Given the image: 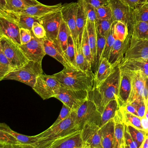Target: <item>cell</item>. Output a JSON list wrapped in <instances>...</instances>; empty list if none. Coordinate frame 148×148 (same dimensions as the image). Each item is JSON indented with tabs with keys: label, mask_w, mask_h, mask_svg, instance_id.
Masks as SVG:
<instances>
[{
	"label": "cell",
	"mask_w": 148,
	"mask_h": 148,
	"mask_svg": "<svg viewBox=\"0 0 148 148\" xmlns=\"http://www.w3.org/2000/svg\"><path fill=\"white\" fill-rule=\"evenodd\" d=\"M61 86L54 74H41L37 79L32 89L44 100L55 97Z\"/></svg>",
	"instance_id": "ba28073f"
},
{
	"label": "cell",
	"mask_w": 148,
	"mask_h": 148,
	"mask_svg": "<svg viewBox=\"0 0 148 148\" xmlns=\"http://www.w3.org/2000/svg\"><path fill=\"white\" fill-rule=\"evenodd\" d=\"M15 69L2 50L0 49V80H3L7 75Z\"/></svg>",
	"instance_id": "d590c367"
},
{
	"label": "cell",
	"mask_w": 148,
	"mask_h": 148,
	"mask_svg": "<svg viewBox=\"0 0 148 148\" xmlns=\"http://www.w3.org/2000/svg\"><path fill=\"white\" fill-rule=\"evenodd\" d=\"M0 49L15 69L22 67L29 61L20 45L5 36H0Z\"/></svg>",
	"instance_id": "52a82bcc"
},
{
	"label": "cell",
	"mask_w": 148,
	"mask_h": 148,
	"mask_svg": "<svg viewBox=\"0 0 148 148\" xmlns=\"http://www.w3.org/2000/svg\"><path fill=\"white\" fill-rule=\"evenodd\" d=\"M90 92L85 90H73L61 86L55 97L63 104L76 111L89 98Z\"/></svg>",
	"instance_id": "9c48e42d"
},
{
	"label": "cell",
	"mask_w": 148,
	"mask_h": 148,
	"mask_svg": "<svg viewBox=\"0 0 148 148\" xmlns=\"http://www.w3.org/2000/svg\"><path fill=\"white\" fill-rule=\"evenodd\" d=\"M128 59L148 60V39L137 40L130 38V47L123 60Z\"/></svg>",
	"instance_id": "ac0fdd59"
},
{
	"label": "cell",
	"mask_w": 148,
	"mask_h": 148,
	"mask_svg": "<svg viewBox=\"0 0 148 148\" xmlns=\"http://www.w3.org/2000/svg\"><path fill=\"white\" fill-rule=\"evenodd\" d=\"M97 20L112 19L111 10L108 5L101 6L96 8Z\"/></svg>",
	"instance_id": "ee69618b"
},
{
	"label": "cell",
	"mask_w": 148,
	"mask_h": 148,
	"mask_svg": "<svg viewBox=\"0 0 148 148\" xmlns=\"http://www.w3.org/2000/svg\"><path fill=\"white\" fill-rule=\"evenodd\" d=\"M32 40L25 45L20 46L21 50L29 61L42 63L43 58L46 55L43 39L36 38L32 32Z\"/></svg>",
	"instance_id": "8fae6325"
},
{
	"label": "cell",
	"mask_w": 148,
	"mask_h": 148,
	"mask_svg": "<svg viewBox=\"0 0 148 148\" xmlns=\"http://www.w3.org/2000/svg\"><path fill=\"white\" fill-rule=\"evenodd\" d=\"M32 32L34 36L38 39H44L46 38L47 34L44 27L38 22H36L33 24Z\"/></svg>",
	"instance_id": "c3c4849f"
},
{
	"label": "cell",
	"mask_w": 148,
	"mask_h": 148,
	"mask_svg": "<svg viewBox=\"0 0 148 148\" xmlns=\"http://www.w3.org/2000/svg\"><path fill=\"white\" fill-rule=\"evenodd\" d=\"M144 117L148 120V109H147V107H146L145 114V116Z\"/></svg>",
	"instance_id": "91938a15"
},
{
	"label": "cell",
	"mask_w": 148,
	"mask_h": 148,
	"mask_svg": "<svg viewBox=\"0 0 148 148\" xmlns=\"http://www.w3.org/2000/svg\"><path fill=\"white\" fill-rule=\"evenodd\" d=\"M128 71L131 78V92L127 104L130 103L138 99L145 97L147 78L140 71Z\"/></svg>",
	"instance_id": "2e32d148"
},
{
	"label": "cell",
	"mask_w": 148,
	"mask_h": 148,
	"mask_svg": "<svg viewBox=\"0 0 148 148\" xmlns=\"http://www.w3.org/2000/svg\"><path fill=\"white\" fill-rule=\"evenodd\" d=\"M42 63L29 61L22 67L17 68L8 73L3 80H13L24 83L32 88L37 79L43 74Z\"/></svg>",
	"instance_id": "5b68a950"
},
{
	"label": "cell",
	"mask_w": 148,
	"mask_h": 148,
	"mask_svg": "<svg viewBox=\"0 0 148 148\" xmlns=\"http://www.w3.org/2000/svg\"><path fill=\"white\" fill-rule=\"evenodd\" d=\"M84 9L87 17V20L92 23H96L97 20L96 8L90 4L83 0Z\"/></svg>",
	"instance_id": "f6af8a7d"
},
{
	"label": "cell",
	"mask_w": 148,
	"mask_h": 148,
	"mask_svg": "<svg viewBox=\"0 0 148 148\" xmlns=\"http://www.w3.org/2000/svg\"><path fill=\"white\" fill-rule=\"evenodd\" d=\"M62 20L61 10L40 18L39 23L45 27L47 38L51 40L57 39Z\"/></svg>",
	"instance_id": "4fadbf2b"
},
{
	"label": "cell",
	"mask_w": 148,
	"mask_h": 148,
	"mask_svg": "<svg viewBox=\"0 0 148 148\" xmlns=\"http://www.w3.org/2000/svg\"><path fill=\"white\" fill-rule=\"evenodd\" d=\"M5 36L19 45H21L20 28L16 21L0 15V36Z\"/></svg>",
	"instance_id": "9a60e30c"
},
{
	"label": "cell",
	"mask_w": 148,
	"mask_h": 148,
	"mask_svg": "<svg viewBox=\"0 0 148 148\" xmlns=\"http://www.w3.org/2000/svg\"><path fill=\"white\" fill-rule=\"evenodd\" d=\"M116 67L113 66L107 58H102L97 69L94 73V88L98 87L112 73Z\"/></svg>",
	"instance_id": "cb8c5ba5"
},
{
	"label": "cell",
	"mask_w": 148,
	"mask_h": 148,
	"mask_svg": "<svg viewBox=\"0 0 148 148\" xmlns=\"http://www.w3.org/2000/svg\"><path fill=\"white\" fill-rule=\"evenodd\" d=\"M130 38L129 35L125 40H115L108 59L113 66H119L123 60L125 53L130 47Z\"/></svg>",
	"instance_id": "e0dca14e"
},
{
	"label": "cell",
	"mask_w": 148,
	"mask_h": 148,
	"mask_svg": "<svg viewBox=\"0 0 148 148\" xmlns=\"http://www.w3.org/2000/svg\"><path fill=\"white\" fill-rule=\"evenodd\" d=\"M77 2L65 3L61 9L62 18L68 27L74 43L78 39L77 27Z\"/></svg>",
	"instance_id": "5bb4252c"
},
{
	"label": "cell",
	"mask_w": 148,
	"mask_h": 148,
	"mask_svg": "<svg viewBox=\"0 0 148 148\" xmlns=\"http://www.w3.org/2000/svg\"><path fill=\"white\" fill-rule=\"evenodd\" d=\"M119 107L120 106L117 98L111 100L106 105L101 114V124L100 127L114 117L116 112L119 109Z\"/></svg>",
	"instance_id": "4dcf8cb0"
},
{
	"label": "cell",
	"mask_w": 148,
	"mask_h": 148,
	"mask_svg": "<svg viewBox=\"0 0 148 148\" xmlns=\"http://www.w3.org/2000/svg\"><path fill=\"white\" fill-rule=\"evenodd\" d=\"M146 2H148V0H147V1H146Z\"/></svg>",
	"instance_id": "6125c7cd"
},
{
	"label": "cell",
	"mask_w": 148,
	"mask_h": 148,
	"mask_svg": "<svg viewBox=\"0 0 148 148\" xmlns=\"http://www.w3.org/2000/svg\"><path fill=\"white\" fill-rule=\"evenodd\" d=\"M65 54L71 66L73 68H77L75 58V45L71 34H70L68 37L67 47Z\"/></svg>",
	"instance_id": "60d3db41"
},
{
	"label": "cell",
	"mask_w": 148,
	"mask_h": 148,
	"mask_svg": "<svg viewBox=\"0 0 148 148\" xmlns=\"http://www.w3.org/2000/svg\"><path fill=\"white\" fill-rule=\"evenodd\" d=\"M81 47L86 60L91 65L92 68L93 64V58H92L91 50L90 44H89L86 25L83 32L82 41H81Z\"/></svg>",
	"instance_id": "74e56055"
},
{
	"label": "cell",
	"mask_w": 148,
	"mask_h": 148,
	"mask_svg": "<svg viewBox=\"0 0 148 148\" xmlns=\"http://www.w3.org/2000/svg\"><path fill=\"white\" fill-rule=\"evenodd\" d=\"M76 123L80 130L86 123L96 124L100 127L101 113L90 96L76 111Z\"/></svg>",
	"instance_id": "8992f818"
},
{
	"label": "cell",
	"mask_w": 148,
	"mask_h": 148,
	"mask_svg": "<svg viewBox=\"0 0 148 148\" xmlns=\"http://www.w3.org/2000/svg\"><path fill=\"white\" fill-rule=\"evenodd\" d=\"M97 59L96 64L94 68L95 72L97 69L101 59L103 58L105 48L106 38L105 37L102 36L97 31Z\"/></svg>",
	"instance_id": "ab89813d"
},
{
	"label": "cell",
	"mask_w": 148,
	"mask_h": 148,
	"mask_svg": "<svg viewBox=\"0 0 148 148\" xmlns=\"http://www.w3.org/2000/svg\"><path fill=\"white\" fill-rule=\"evenodd\" d=\"M81 130L68 134L51 144L48 148H83Z\"/></svg>",
	"instance_id": "ffe728a7"
},
{
	"label": "cell",
	"mask_w": 148,
	"mask_h": 148,
	"mask_svg": "<svg viewBox=\"0 0 148 148\" xmlns=\"http://www.w3.org/2000/svg\"><path fill=\"white\" fill-rule=\"evenodd\" d=\"M147 136H148V133H147Z\"/></svg>",
	"instance_id": "be15d7a7"
},
{
	"label": "cell",
	"mask_w": 148,
	"mask_h": 148,
	"mask_svg": "<svg viewBox=\"0 0 148 148\" xmlns=\"http://www.w3.org/2000/svg\"><path fill=\"white\" fill-rule=\"evenodd\" d=\"M146 99L143 97L138 99L130 103L135 107L138 113V116L141 118L144 116L146 108Z\"/></svg>",
	"instance_id": "bcb514c9"
},
{
	"label": "cell",
	"mask_w": 148,
	"mask_h": 148,
	"mask_svg": "<svg viewBox=\"0 0 148 148\" xmlns=\"http://www.w3.org/2000/svg\"><path fill=\"white\" fill-rule=\"evenodd\" d=\"M80 130L76 123V111L59 123L51 126L47 130L36 135L38 141L36 148H48L51 144L68 134Z\"/></svg>",
	"instance_id": "3957f363"
},
{
	"label": "cell",
	"mask_w": 148,
	"mask_h": 148,
	"mask_svg": "<svg viewBox=\"0 0 148 148\" xmlns=\"http://www.w3.org/2000/svg\"><path fill=\"white\" fill-rule=\"evenodd\" d=\"M113 23L112 19L97 20L96 23L97 31L102 36L106 38L112 28Z\"/></svg>",
	"instance_id": "b9f144b4"
},
{
	"label": "cell",
	"mask_w": 148,
	"mask_h": 148,
	"mask_svg": "<svg viewBox=\"0 0 148 148\" xmlns=\"http://www.w3.org/2000/svg\"><path fill=\"white\" fill-rule=\"evenodd\" d=\"M77 14V27L78 39L81 44L84 29L87 24V18L84 9L83 0H78Z\"/></svg>",
	"instance_id": "4316f807"
},
{
	"label": "cell",
	"mask_w": 148,
	"mask_h": 148,
	"mask_svg": "<svg viewBox=\"0 0 148 148\" xmlns=\"http://www.w3.org/2000/svg\"><path fill=\"white\" fill-rule=\"evenodd\" d=\"M120 71L119 66H116L98 87L93 88L90 92V98L94 101L101 114L110 101L118 97Z\"/></svg>",
	"instance_id": "6da1fadb"
},
{
	"label": "cell",
	"mask_w": 148,
	"mask_h": 148,
	"mask_svg": "<svg viewBox=\"0 0 148 148\" xmlns=\"http://www.w3.org/2000/svg\"><path fill=\"white\" fill-rule=\"evenodd\" d=\"M37 136L20 134L5 123L0 124V148H36Z\"/></svg>",
	"instance_id": "277c9868"
},
{
	"label": "cell",
	"mask_w": 148,
	"mask_h": 148,
	"mask_svg": "<svg viewBox=\"0 0 148 148\" xmlns=\"http://www.w3.org/2000/svg\"><path fill=\"white\" fill-rule=\"evenodd\" d=\"M100 131L103 148H112L114 137V118L100 127Z\"/></svg>",
	"instance_id": "484cf974"
},
{
	"label": "cell",
	"mask_w": 148,
	"mask_h": 148,
	"mask_svg": "<svg viewBox=\"0 0 148 148\" xmlns=\"http://www.w3.org/2000/svg\"><path fill=\"white\" fill-rule=\"evenodd\" d=\"M124 141V148H138V145L133 140L126 125H125Z\"/></svg>",
	"instance_id": "681fc988"
},
{
	"label": "cell",
	"mask_w": 148,
	"mask_h": 148,
	"mask_svg": "<svg viewBox=\"0 0 148 148\" xmlns=\"http://www.w3.org/2000/svg\"><path fill=\"white\" fill-rule=\"evenodd\" d=\"M20 38L21 45L30 42L32 38V31L25 28H20Z\"/></svg>",
	"instance_id": "816d5d0a"
},
{
	"label": "cell",
	"mask_w": 148,
	"mask_h": 148,
	"mask_svg": "<svg viewBox=\"0 0 148 148\" xmlns=\"http://www.w3.org/2000/svg\"><path fill=\"white\" fill-rule=\"evenodd\" d=\"M141 123L144 131L148 133V120L144 117L141 118Z\"/></svg>",
	"instance_id": "9f6ffc18"
},
{
	"label": "cell",
	"mask_w": 148,
	"mask_h": 148,
	"mask_svg": "<svg viewBox=\"0 0 148 148\" xmlns=\"http://www.w3.org/2000/svg\"><path fill=\"white\" fill-rule=\"evenodd\" d=\"M21 1H22L25 4V5L28 6L35 5H37L40 3L37 0H21Z\"/></svg>",
	"instance_id": "6f0895ef"
},
{
	"label": "cell",
	"mask_w": 148,
	"mask_h": 148,
	"mask_svg": "<svg viewBox=\"0 0 148 148\" xmlns=\"http://www.w3.org/2000/svg\"><path fill=\"white\" fill-rule=\"evenodd\" d=\"M73 111V110H71L70 107L63 104V106H62V109L60 111L58 117L55 121V122L51 126H54L67 118L71 115Z\"/></svg>",
	"instance_id": "f907efd6"
},
{
	"label": "cell",
	"mask_w": 148,
	"mask_h": 148,
	"mask_svg": "<svg viewBox=\"0 0 148 148\" xmlns=\"http://www.w3.org/2000/svg\"><path fill=\"white\" fill-rule=\"evenodd\" d=\"M61 86L73 90H85L90 92L95 86L94 73L84 71L73 67H64L54 74Z\"/></svg>",
	"instance_id": "7a4b0ae2"
},
{
	"label": "cell",
	"mask_w": 148,
	"mask_h": 148,
	"mask_svg": "<svg viewBox=\"0 0 148 148\" xmlns=\"http://www.w3.org/2000/svg\"><path fill=\"white\" fill-rule=\"evenodd\" d=\"M124 4L129 6L132 10L137 8L144 3L146 2L147 0H120Z\"/></svg>",
	"instance_id": "f5cc1de1"
},
{
	"label": "cell",
	"mask_w": 148,
	"mask_h": 148,
	"mask_svg": "<svg viewBox=\"0 0 148 148\" xmlns=\"http://www.w3.org/2000/svg\"><path fill=\"white\" fill-rule=\"evenodd\" d=\"M112 29L116 39L124 40L130 35L128 26L122 21L113 22Z\"/></svg>",
	"instance_id": "e575fe53"
},
{
	"label": "cell",
	"mask_w": 148,
	"mask_h": 148,
	"mask_svg": "<svg viewBox=\"0 0 148 148\" xmlns=\"http://www.w3.org/2000/svg\"><path fill=\"white\" fill-rule=\"evenodd\" d=\"M119 92L117 99L120 107L127 104L131 92V78L127 71L120 70Z\"/></svg>",
	"instance_id": "7402d4cb"
},
{
	"label": "cell",
	"mask_w": 148,
	"mask_h": 148,
	"mask_svg": "<svg viewBox=\"0 0 148 148\" xmlns=\"http://www.w3.org/2000/svg\"><path fill=\"white\" fill-rule=\"evenodd\" d=\"M81 130L83 148H103L99 125L92 123H86Z\"/></svg>",
	"instance_id": "7c38bea8"
},
{
	"label": "cell",
	"mask_w": 148,
	"mask_h": 148,
	"mask_svg": "<svg viewBox=\"0 0 148 148\" xmlns=\"http://www.w3.org/2000/svg\"><path fill=\"white\" fill-rule=\"evenodd\" d=\"M146 107H147V109H148V97H147V99H146Z\"/></svg>",
	"instance_id": "94428289"
},
{
	"label": "cell",
	"mask_w": 148,
	"mask_h": 148,
	"mask_svg": "<svg viewBox=\"0 0 148 148\" xmlns=\"http://www.w3.org/2000/svg\"><path fill=\"white\" fill-rule=\"evenodd\" d=\"M8 17L15 21L18 23L20 28H25L32 31L33 24L35 22H39V17L22 15L14 12H11Z\"/></svg>",
	"instance_id": "83f0119b"
},
{
	"label": "cell",
	"mask_w": 148,
	"mask_h": 148,
	"mask_svg": "<svg viewBox=\"0 0 148 148\" xmlns=\"http://www.w3.org/2000/svg\"><path fill=\"white\" fill-rule=\"evenodd\" d=\"M114 137L112 148H124L125 124L119 109L114 117Z\"/></svg>",
	"instance_id": "603a6c76"
},
{
	"label": "cell",
	"mask_w": 148,
	"mask_h": 148,
	"mask_svg": "<svg viewBox=\"0 0 148 148\" xmlns=\"http://www.w3.org/2000/svg\"><path fill=\"white\" fill-rule=\"evenodd\" d=\"M119 66L122 71H140L148 78V60L128 59L123 60Z\"/></svg>",
	"instance_id": "d4e9b609"
},
{
	"label": "cell",
	"mask_w": 148,
	"mask_h": 148,
	"mask_svg": "<svg viewBox=\"0 0 148 148\" xmlns=\"http://www.w3.org/2000/svg\"><path fill=\"white\" fill-rule=\"evenodd\" d=\"M119 110L125 124L127 126L130 125L143 131L141 123V118L140 117L127 111L124 107H119Z\"/></svg>",
	"instance_id": "836d02e7"
},
{
	"label": "cell",
	"mask_w": 148,
	"mask_h": 148,
	"mask_svg": "<svg viewBox=\"0 0 148 148\" xmlns=\"http://www.w3.org/2000/svg\"><path fill=\"white\" fill-rule=\"evenodd\" d=\"M43 40L46 54L56 59L64 67H73L66 58L58 40H51L45 38Z\"/></svg>",
	"instance_id": "d6986e66"
},
{
	"label": "cell",
	"mask_w": 148,
	"mask_h": 148,
	"mask_svg": "<svg viewBox=\"0 0 148 148\" xmlns=\"http://www.w3.org/2000/svg\"><path fill=\"white\" fill-rule=\"evenodd\" d=\"M86 26H87L89 44H90L92 54L93 58V64L92 67V68H94L95 66L96 59H97V27H96V23H92V22H90L88 20H87Z\"/></svg>",
	"instance_id": "f1b7e54d"
},
{
	"label": "cell",
	"mask_w": 148,
	"mask_h": 148,
	"mask_svg": "<svg viewBox=\"0 0 148 148\" xmlns=\"http://www.w3.org/2000/svg\"><path fill=\"white\" fill-rule=\"evenodd\" d=\"M85 2L90 4L95 8L101 6L108 5L110 0H84Z\"/></svg>",
	"instance_id": "db71d44e"
},
{
	"label": "cell",
	"mask_w": 148,
	"mask_h": 148,
	"mask_svg": "<svg viewBox=\"0 0 148 148\" xmlns=\"http://www.w3.org/2000/svg\"><path fill=\"white\" fill-rule=\"evenodd\" d=\"M62 6L63 5L61 3L54 5H47L40 3L35 5L27 7L18 14L41 18L60 11L62 8Z\"/></svg>",
	"instance_id": "44dd1931"
},
{
	"label": "cell",
	"mask_w": 148,
	"mask_h": 148,
	"mask_svg": "<svg viewBox=\"0 0 148 148\" xmlns=\"http://www.w3.org/2000/svg\"><path fill=\"white\" fill-rule=\"evenodd\" d=\"M75 50L76 67L84 71H92V66L84 55L81 47V44L78 39L74 43Z\"/></svg>",
	"instance_id": "f546056e"
},
{
	"label": "cell",
	"mask_w": 148,
	"mask_h": 148,
	"mask_svg": "<svg viewBox=\"0 0 148 148\" xmlns=\"http://www.w3.org/2000/svg\"><path fill=\"white\" fill-rule=\"evenodd\" d=\"M128 128L133 140L137 144L139 148L147 136V133L130 125H128Z\"/></svg>",
	"instance_id": "7bdbcfd3"
},
{
	"label": "cell",
	"mask_w": 148,
	"mask_h": 148,
	"mask_svg": "<svg viewBox=\"0 0 148 148\" xmlns=\"http://www.w3.org/2000/svg\"><path fill=\"white\" fill-rule=\"evenodd\" d=\"M28 6L21 0H0V10L18 13Z\"/></svg>",
	"instance_id": "d6a6232c"
},
{
	"label": "cell",
	"mask_w": 148,
	"mask_h": 148,
	"mask_svg": "<svg viewBox=\"0 0 148 148\" xmlns=\"http://www.w3.org/2000/svg\"><path fill=\"white\" fill-rule=\"evenodd\" d=\"M70 34L71 33L68 27L63 19L60 24L57 40L64 53L67 48L68 37Z\"/></svg>",
	"instance_id": "8d00e7d4"
},
{
	"label": "cell",
	"mask_w": 148,
	"mask_h": 148,
	"mask_svg": "<svg viewBox=\"0 0 148 148\" xmlns=\"http://www.w3.org/2000/svg\"><path fill=\"white\" fill-rule=\"evenodd\" d=\"M139 148H148V136L147 135Z\"/></svg>",
	"instance_id": "680465c9"
},
{
	"label": "cell",
	"mask_w": 148,
	"mask_h": 148,
	"mask_svg": "<svg viewBox=\"0 0 148 148\" xmlns=\"http://www.w3.org/2000/svg\"><path fill=\"white\" fill-rule=\"evenodd\" d=\"M132 17L134 23L136 22H148V3L146 2L132 10Z\"/></svg>",
	"instance_id": "f35d334b"
},
{
	"label": "cell",
	"mask_w": 148,
	"mask_h": 148,
	"mask_svg": "<svg viewBox=\"0 0 148 148\" xmlns=\"http://www.w3.org/2000/svg\"><path fill=\"white\" fill-rule=\"evenodd\" d=\"M130 36L131 38L137 40L148 39V22L134 23Z\"/></svg>",
	"instance_id": "1f68e13d"
},
{
	"label": "cell",
	"mask_w": 148,
	"mask_h": 148,
	"mask_svg": "<svg viewBox=\"0 0 148 148\" xmlns=\"http://www.w3.org/2000/svg\"><path fill=\"white\" fill-rule=\"evenodd\" d=\"M108 5L111 10L112 21H120L125 23L128 26L130 35L134 24L132 9L120 0H110Z\"/></svg>",
	"instance_id": "30bf717a"
},
{
	"label": "cell",
	"mask_w": 148,
	"mask_h": 148,
	"mask_svg": "<svg viewBox=\"0 0 148 148\" xmlns=\"http://www.w3.org/2000/svg\"><path fill=\"white\" fill-rule=\"evenodd\" d=\"M122 107H124V109L127 111L131 112V113H132V114H134V115H136V116H139L138 113L137 111L136 110V109H135V107L132 104L127 103L124 106H122Z\"/></svg>",
	"instance_id": "11a10c76"
},
{
	"label": "cell",
	"mask_w": 148,
	"mask_h": 148,
	"mask_svg": "<svg viewBox=\"0 0 148 148\" xmlns=\"http://www.w3.org/2000/svg\"><path fill=\"white\" fill-rule=\"evenodd\" d=\"M106 38V42L105 48L103 58H105L108 59L111 50L116 39L113 33L112 27L108 36Z\"/></svg>",
	"instance_id": "7dc6e473"
}]
</instances>
